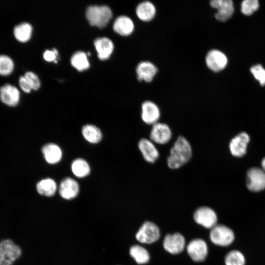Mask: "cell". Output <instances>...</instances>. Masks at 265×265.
Here are the masks:
<instances>
[{
	"instance_id": "cell-1",
	"label": "cell",
	"mask_w": 265,
	"mask_h": 265,
	"mask_svg": "<svg viewBox=\"0 0 265 265\" xmlns=\"http://www.w3.org/2000/svg\"><path fill=\"white\" fill-rule=\"evenodd\" d=\"M192 148L189 141L184 136H179L170 150L167 159L168 166L177 169L186 164L192 156Z\"/></svg>"
},
{
	"instance_id": "cell-2",
	"label": "cell",
	"mask_w": 265,
	"mask_h": 265,
	"mask_svg": "<svg viewBox=\"0 0 265 265\" xmlns=\"http://www.w3.org/2000/svg\"><path fill=\"white\" fill-rule=\"evenodd\" d=\"M112 16V11L106 5L90 6L86 11V17L90 25L100 28L105 27Z\"/></svg>"
},
{
	"instance_id": "cell-3",
	"label": "cell",
	"mask_w": 265,
	"mask_h": 265,
	"mask_svg": "<svg viewBox=\"0 0 265 265\" xmlns=\"http://www.w3.org/2000/svg\"><path fill=\"white\" fill-rule=\"evenodd\" d=\"M210 238L214 244L220 246H228L235 240L234 231L223 224H216L211 229Z\"/></svg>"
},
{
	"instance_id": "cell-4",
	"label": "cell",
	"mask_w": 265,
	"mask_h": 265,
	"mask_svg": "<svg viewBox=\"0 0 265 265\" xmlns=\"http://www.w3.org/2000/svg\"><path fill=\"white\" fill-rule=\"evenodd\" d=\"M246 176V186L250 191L257 192L265 189V172L262 168H250Z\"/></svg>"
},
{
	"instance_id": "cell-5",
	"label": "cell",
	"mask_w": 265,
	"mask_h": 265,
	"mask_svg": "<svg viewBox=\"0 0 265 265\" xmlns=\"http://www.w3.org/2000/svg\"><path fill=\"white\" fill-rule=\"evenodd\" d=\"M160 232L159 227L150 221L145 222L136 234V238L143 243H152L159 238Z\"/></svg>"
},
{
	"instance_id": "cell-6",
	"label": "cell",
	"mask_w": 265,
	"mask_h": 265,
	"mask_svg": "<svg viewBox=\"0 0 265 265\" xmlns=\"http://www.w3.org/2000/svg\"><path fill=\"white\" fill-rule=\"evenodd\" d=\"M207 67L214 72H219L227 66L228 58L222 52L217 49L209 51L205 57Z\"/></svg>"
},
{
	"instance_id": "cell-7",
	"label": "cell",
	"mask_w": 265,
	"mask_h": 265,
	"mask_svg": "<svg viewBox=\"0 0 265 265\" xmlns=\"http://www.w3.org/2000/svg\"><path fill=\"white\" fill-rule=\"evenodd\" d=\"M193 217L196 223L207 229H211L217 224V215L212 209L208 207L198 208L194 212Z\"/></svg>"
},
{
	"instance_id": "cell-8",
	"label": "cell",
	"mask_w": 265,
	"mask_h": 265,
	"mask_svg": "<svg viewBox=\"0 0 265 265\" xmlns=\"http://www.w3.org/2000/svg\"><path fill=\"white\" fill-rule=\"evenodd\" d=\"M211 6L216 10L215 19L220 22H225L233 15L234 4L231 0H212L210 2Z\"/></svg>"
},
{
	"instance_id": "cell-9",
	"label": "cell",
	"mask_w": 265,
	"mask_h": 265,
	"mask_svg": "<svg viewBox=\"0 0 265 265\" xmlns=\"http://www.w3.org/2000/svg\"><path fill=\"white\" fill-rule=\"evenodd\" d=\"M172 134L171 130L167 124L158 122L152 125L150 139L154 143L165 144L171 139Z\"/></svg>"
},
{
	"instance_id": "cell-10",
	"label": "cell",
	"mask_w": 265,
	"mask_h": 265,
	"mask_svg": "<svg viewBox=\"0 0 265 265\" xmlns=\"http://www.w3.org/2000/svg\"><path fill=\"white\" fill-rule=\"evenodd\" d=\"M250 141V136L245 132H241L234 137L230 142L229 149L234 157L240 158L246 153L247 147Z\"/></svg>"
},
{
	"instance_id": "cell-11",
	"label": "cell",
	"mask_w": 265,
	"mask_h": 265,
	"mask_svg": "<svg viewBox=\"0 0 265 265\" xmlns=\"http://www.w3.org/2000/svg\"><path fill=\"white\" fill-rule=\"evenodd\" d=\"M187 252L192 260L196 262L205 260L208 254V246L202 239L196 238L190 241L187 246Z\"/></svg>"
},
{
	"instance_id": "cell-12",
	"label": "cell",
	"mask_w": 265,
	"mask_h": 265,
	"mask_svg": "<svg viewBox=\"0 0 265 265\" xmlns=\"http://www.w3.org/2000/svg\"><path fill=\"white\" fill-rule=\"evenodd\" d=\"M160 116V109L156 103L149 100L142 103L141 117L145 123L153 125L158 122Z\"/></svg>"
},
{
	"instance_id": "cell-13",
	"label": "cell",
	"mask_w": 265,
	"mask_h": 265,
	"mask_svg": "<svg viewBox=\"0 0 265 265\" xmlns=\"http://www.w3.org/2000/svg\"><path fill=\"white\" fill-rule=\"evenodd\" d=\"M163 245L165 250L169 253L177 254L184 250L185 240L184 237L179 233L167 234L164 238Z\"/></svg>"
},
{
	"instance_id": "cell-14",
	"label": "cell",
	"mask_w": 265,
	"mask_h": 265,
	"mask_svg": "<svg viewBox=\"0 0 265 265\" xmlns=\"http://www.w3.org/2000/svg\"><path fill=\"white\" fill-rule=\"evenodd\" d=\"M20 98V92L15 86L7 83L0 87V100L4 104L15 106L18 104Z\"/></svg>"
},
{
	"instance_id": "cell-15",
	"label": "cell",
	"mask_w": 265,
	"mask_h": 265,
	"mask_svg": "<svg viewBox=\"0 0 265 265\" xmlns=\"http://www.w3.org/2000/svg\"><path fill=\"white\" fill-rule=\"evenodd\" d=\"M158 68L148 61L140 62L136 68L137 79L139 81L151 82L158 73Z\"/></svg>"
},
{
	"instance_id": "cell-16",
	"label": "cell",
	"mask_w": 265,
	"mask_h": 265,
	"mask_svg": "<svg viewBox=\"0 0 265 265\" xmlns=\"http://www.w3.org/2000/svg\"><path fill=\"white\" fill-rule=\"evenodd\" d=\"M138 147L143 158L148 162L154 163L158 159L159 152L150 139L141 138L138 142Z\"/></svg>"
},
{
	"instance_id": "cell-17",
	"label": "cell",
	"mask_w": 265,
	"mask_h": 265,
	"mask_svg": "<svg viewBox=\"0 0 265 265\" xmlns=\"http://www.w3.org/2000/svg\"><path fill=\"white\" fill-rule=\"evenodd\" d=\"M79 192V186L74 179L67 177L64 178L59 186L60 196L66 200H71L76 197Z\"/></svg>"
},
{
	"instance_id": "cell-18",
	"label": "cell",
	"mask_w": 265,
	"mask_h": 265,
	"mask_svg": "<svg viewBox=\"0 0 265 265\" xmlns=\"http://www.w3.org/2000/svg\"><path fill=\"white\" fill-rule=\"evenodd\" d=\"M0 252L13 263L20 258L22 252L21 247L10 239L0 241Z\"/></svg>"
},
{
	"instance_id": "cell-19",
	"label": "cell",
	"mask_w": 265,
	"mask_h": 265,
	"mask_svg": "<svg viewBox=\"0 0 265 265\" xmlns=\"http://www.w3.org/2000/svg\"><path fill=\"white\" fill-rule=\"evenodd\" d=\"M113 29L120 35L127 36L133 32L134 25L130 17L125 15L120 16L115 20Z\"/></svg>"
},
{
	"instance_id": "cell-20",
	"label": "cell",
	"mask_w": 265,
	"mask_h": 265,
	"mask_svg": "<svg viewBox=\"0 0 265 265\" xmlns=\"http://www.w3.org/2000/svg\"><path fill=\"white\" fill-rule=\"evenodd\" d=\"M135 13L140 20L144 22H148L154 19L156 14V8L152 2L146 0L137 5Z\"/></svg>"
},
{
	"instance_id": "cell-21",
	"label": "cell",
	"mask_w": 265,
	"mask_h": 265,
	"mask_svg": "<svg viewBox=\"0 0 265 265\" xmlns=\"http://www.w3.org/2000/svg\"><path fill=\"white\" fill-rule=\"evenodd\" d=\"M94 44L100 60L109 58L114 49L113 42L110 39L106 37L98 38L95 40Z\"/></svg>"
},
{
	"instance_id": "cell-22",
	"label": "cell",
	"mask_w": 265,
	"mask_h": 265,
	"mask_svg": "<svg viewBox=\"0 0 265 265\" xmlns=\"http://www.w3.org/2000/svg\"><path fill=\"white\" fill-rule=\"evenodd\" d=\"M42 152L46 161L51 164L58 163L62 158L61 149L54 143H50L44 145Z\"/></svg>"
},
{
	"instance_id": "cell-23",
	"label": "cell",
	"mask_w": 265,
	"mask_h": 265,
	"mask_svg": "<svg viewBox=\"0 0 265 265\" xmlns=\"http://www.w3.org/2000/svg\"><path fill=\"white\" fill-rule=\"evenodd\" d=\"M36 190L41 195L51 197L57 190V185L53 179L47 178L40 181L36 185Z\"/></svg>"
},
{
	"instance_id": "cell-24",
	"label": "cell",
	"mask_w": 265,
	"mask_h": 265,
	"mask_svg": "<svg viewBox=\"0 0 265 265\" xmlns=\"http://www.w3.org/2000/svg\"><path fill=\"white\" fill-rule=\"evenodd\" d=\"M32 27L28 23L24 22L16 25L13 30L15 38L20 42L28 41L32 35Z\"/></svg>"
},
{
	"instance_id": "cell-25",
	"label": "cell",
	"mask_w": 265,
	"mask_h": 265,
	"mask_svg": "<svg viewBox=\"0 0 265 265\" xmlns=\"http://www.w3.org/2000/svg\"><path fill=\"white\" fill-rule=\"evenodd\" d=\"M81 132L85 139L91 143H97L102 138L100 130L93 125L87 124L83 126Z\"/></svg>"
},
{
	"instance_id": "cell-26",
	"label": "cell",
	"mask_w": 265,
	"mask_h": 265,
	"mask_svg": "<svg viewBox=\"0 0 265 265\" xmlns=\"http://www.w3.org/2000/svg\"><path fill=\"white\" fill-rule=\"evenodd\" d=\"M71 170L74 175L76 177L83 178L88 175L90 171V168L86 160L79 158L72 162Z\"/></svg>"
},
{
	"instance_id": "cell-27",
	"label": "cell",
	"mask_w": 265,
	"mask_h": 265,
	"mask_svg": "<svg viewBox=\"0 0 265 265\" xmlns=\"http://www.w3.org/2000/svg\"><path fill=\"white\" fill-rule=\"evenodd\" d=\"M130 254L138 264L147 263L150 256L147 250L139 245H134L130 248Z\"/></svg>"
},
{
	"instance_id": "cell-28",
	"label": "cell",
	"mask_w": 265,
	"mask_h": 265,
	"mask_svg": "<svg viewBox=\"0 0 265 265\" xmlns=\"http://www.w3.org/2000/svg\"><path fill=\"white\" fill-rule=\"evenodd\" d=\"M72 65L79 71L87 70L89 67V63L86 54L83 52L75 53L71 58Z\"/></svg>"
},
{
	"instance_id": "cell-29",
	"label": "cell",
	"mask_w": 265,
	"mask_h": 265,
	"mask_svg": "<svg viewBox=\"0 0 265 265\" xmlns=\"http://www.w3.org/2000/svg\"><path fill=\"white\" fill-rule=\"evenodd\" d=\"M224 262L225 265H245V258L240 251L232 250L226 255Z\"/></svg>"
},
{
	"instance_id": "cell-30",
	"label": "cell",
	"mask_w": 265,
	"mask_h": 265,
	"mask_svg": "<svg viewBox=\"0 0 265 265\" xmlns=\"http://www.w3.org/2000/svg\"><path fill=\"white\" fill-rule=\"evenodd\" d=\"M14 68L13 60L8 55L0 54V75L8 76L11 74Z\"/></svg>"
},
{
	"instance_id": "cell-31",
	"label": "cell",
	"mask_w": 265,
	"mask_h": 265,
	"mask_svg": "<svg viewBox=\"0 0 265 265\" xmlns=\"http://www.w3.org/2000/svg\"><path fill=\"white\" fill-rule=\"evenodd\" d=\"M259 7L257 0H244L241 3V12L245 15L250 16L256 11Z\"/></svg>"
},
{
	"instance_id": "cell-32",
	"label": "cell",
	"mask_w": 265,
	"mask_h": 265,
	"mask_svg": "<svg viewBox=\"0 0 265 265\" xmlns=\"http://www.w3.org/2000/svg\"><path fill=\"white\" fill-rule=\"evenodd\" d=\"M250 72L262 86L265 85V69L260 64L253 66Z\"/></svg>"
},
{
	"instance_id": "cell-33",
	"label": "cell",
	"mask_w": 265,
	"mask_h": 265,
	"mask_svg": "<svg viewBox=\"0 0 265 265\" xmlns=\"http://www.w3.org/2000/svg\"><path fill=\"white\" fill-rule=\"evenodd\" d=\"M32 89L37 90L41 85L40 80L36 74L34 73L28 71L24 75Z\"/></svg>"
},
{
	"instance_id": "cell-34",
	"label": "cell",
	"mask_w": 265,
	"mask_h": 265,
	"mask_svg": "<svg viewBox=\"0 0 265 265\" xmlns=\"http://www.w3.org/2000/svg\"><path fill=\"white\" fill-rule=\"evenodd\" d=\"M58 55V52L55 49L53 50H46L43 53L44 59L48 62L54 61L56 62V58Z\"/></svg>"
},
{
	"instance_id": "cell-35",
	"label": "cell",
	"mask_w": 265,
	"mask_h": 265,
	"mask_svg": "<svg viewBox=\"0 0 265 265\" xmlns=\"http://www.w3.org/2000/svg\"><path fill=\"white\" fill-rule=\"evenodd\" d=\"M19 83L21 89L24 92L26 93L30 92L32 89L24 76L20 77Z\"/></svg>"
},
{
	"instance_id": "cell-36",
	"label": "cell",
	"mask_w": 265,
	"mask_h": 265,
	"mask_svg": "<svg viewBox=\"0 0 265 265\" xmlns=\"http://www.w3.org/2000/svg\"><path fill=\"white\" fill-rule=\"evenodd\" d=\"M13 264L0 252V265H13Z\"/></svg>"
},
{
	"instance_id": "cell-37",
	"label": "cell",
	"mask_w": 265,
	"mask_h": 265,
	"mask_svg": "<svg viewBox=\"0 0 265 265\" xmlns=\"http://www.w3.org/2000/svg\"><path fill=\"white\" fill-rule=\"evenodd\" d=\"M262 169L265 172V157L262 159L261 162Z\"/></svg>"
}]
</instances>
